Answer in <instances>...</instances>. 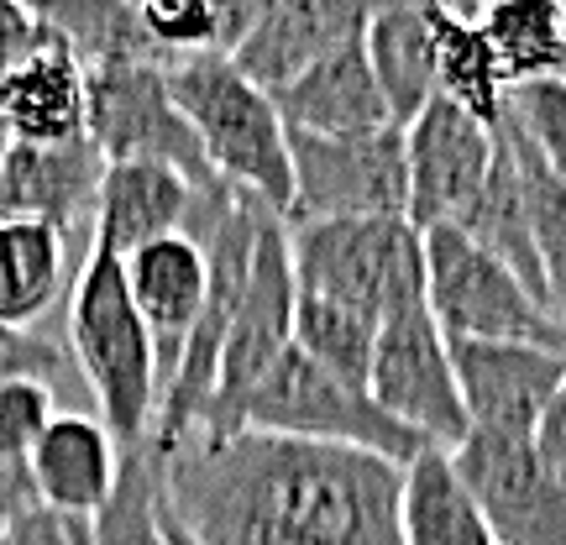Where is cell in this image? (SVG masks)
Returning <instances> with one entry per match:
<instances>
[{
    "label": "cell",
    "mask_w": 566,
    "mask_h": 545,
    "mask_svg": "<svg viewBox=\"0 0 566 545\" xmlns=\"http://www.w3.org/2000/svg\"><path fill=\"white\" fill-rule=\"evenodd\" d=\"M451 462L499 545H566V483L525 436L472 430Z\"/></svg>",
    "instance_id": "obj_11"
},
{
    "label": "cell",
    "mask_w": 566,
    "mask_h": 545,
    "mask_svg": "<svg viewBox=\"0 0 566 545\" xmlns=\"http://www.w3.org/2000/svg\"><path fill=\"white\" fill-rule=\"evenodd\" d=\"M399 545H499L451 451L424 446L399 488Z\"/></svg>",
    "instance_id": "obj_23"
},
{
    "label": "cell",
    "mask_w": 566,
    "mask_h": 545,
    "mask_svg": "<svg viewBox=\"0 0 566 545\" xmlns=\"http://www.w3.org/2000/svg\"><path fill=\"white\" fill-rule=\"evenodd\" d=\"M69 352H63L53 336H38V331H11L0 325V388L17 384V378H59Z\"/></svg>",
    "instance_id": "obj_31"
},
{
    "label": "cell",
    "mask_w": 566,
    "mask_h": 545,
    "mask_svg": "<svg viewBox=\"0 0 566 545\" xmlns=\"http://www.w3.org/2000/svg\"><path fill=\"white\" fill-rule=\"evenodd\" d=\"M457 231H467L472 242L483 247L488 258L514 273L535 300L551 310L546 300V268H541V252H535V226H530V200H525V174H520V158L509 147L504 126H499V147H493V168H488V184L478 189V200L467 205V216L457 221Z\"/></svg>",
    "instance_id": "obj_22"
},
{
    "label": "cell",
    "mask_w": 566,
    "mask_h": 545,
    "mask_svg": "<svg viewBox=\"0 0 566 545\" xmlns=\"http://www.w3.org/2000/svg\"><path fill=\"white\" fill-rule=\"evenodd\" d=\"M53 384L42 378H17V384L0 388V457H17L27 462L32 446L42 441V430L53 425Z\"/></svg>",
    "instance_id": "obj_30"
},
{
    "label": "cell",
    "mask_w": 566,
    "mask_h": 545,
    "mask_svg": "<svg viewBox=\"0 0 566 545\" xmlns=\"http://www.w3.org/2000/svg\"><path fill=\"white\" fill-rule=\"evenodd\" d=\"M424 258V304L441 325V336L457 342H530L566 352V331L546 304L530 294L499 258H488L457 226H436L420 237Z\"/></svg>",
    "instance_id": "obj_6"
},
{
    "label": "cell",
    "mask_w": 566,
    "mask_h": 545,
    "mask_svg": "<svg viewBox=\"0 0 566 545\" xmlns=\"http://www.w3.org/2000/svg\"><path fill=\"white\" fill-rule=\"evenodd\" d=\"M367 17H373V6H357V0H263L231 63L242 80L279 95L331 53L363 42Z\"/></svg>",
    "instance_id": "obj_14"
},
{
    "label": "cell",
    "mask_w": 566,
    "mask_h": 545,
    "mask_svg": "<svg viewBox=\"0 0 566 545\" xmlns=\"http://www.w3.org/2000/svg\"><path fill=\"white\" fill-rule=\"evenodd\" d=\"M294 200L283 226L315 221H405L409 163L405 132L384 126L367 137H300L289 132Z\"/></svg>",
    "instance_id": "obj_7"
},
{
    "label": "cell",
    "mask_w": 566,
    "mask_h": 545,
    "mask_svg": "<svg viewBox=\"0 0 566 545\" xmlns=\"http://www.w3.org/2000/svg\"><path fill=\"white\" fill-rule=\"evenodd\" d=\"M105 158L90 137L74 142H11L0 163V221L48 226L69 237L74 226H95Z\"/></svg>",
    "instance_id": "obj_15"
},
{
    "label": "cell",
    "mask_w": 566,
    "mask_h": 545,
    "mask_svg": "<svg viewBox=\"0 0 566 545\" xmlns=\"http://www.w3.org/2000/svg\"><path fill=\"white\" fill-rule=\"evenodd\" d=\"M168 90L189 132L200 137L210 174L247 200L268 205L283 221L294 200V168H289V132L279 122L273 95L242 80L231 59L168 63Z\"/></svg>",
    "instance_id": "obj_3"
},
{
    "label": "cell",
    "mask_w": 566,
    "mask_h": 545,
    "mask_svg": "<svg viewBox=\"0 0 566 545\" xmlns=\"http://www.w3.org/2000/svg\"><path fill=\"white\" fill-rule=\"evenodd\" d=\"M504 116L530 142V153L566 184V80H541L514 90Z\"/></svg>",
    "instance_id": "obj_29"
},
{
    "label": "cell",
    "mask_w": 566,
    "mask_h": 545,
    "mask_svg": "<svg viewBox=\"0 0 566 545\" xmlns=\"http://www.w3.org/2000/svg\"><path fill=\"white\" fill-rule=\"evenodd\" d=\"M242 430H263V436H283V441L346 446V451H367V457H384L399 467H409L424 451L420 436L394 420L363 384L325 373L300 346H289L283 363L247 399Z\"/></svg>",
    "instance_id": "obj_4"
},
{
    "label": "cell",
    "mask_w": 566,
    "mask_h": 545,
    "mask_svg": "<svg viewBox=\"0 0 566 545\" xmlns=\"http://www.w3.org/2000/svg\"><path fill=\"white\" fill-rule=\"evenodd\" d=\"M80 545H90V530H84V525H80Z\"/></svg>",
    "instance_id": "obj_38"
},
{
    "label": "cell",
    "mask_w": 566,
    "mask_h": 545,
    "mask_svg": "<svg viewBox=\"0 0 566 545\" xmlns=\"http://www.w3.org/2000/svg\"><path fill=\"white\" fill-rule=\"evenodd\" d=\"M6 147H11V137H6V132H0V163H6Z\"/></svg>",
    "instance_id": "obj_37"
},
{
    "label": "cell",
    "mask_w": 566,
    "mask_h": 545,
    "mask_svg": "<svg viewBox=\"0 0 566 545\" xmlns=\"http://www.w3.org/2000/svg\"><path fill=\"white\" fill-rule=\"evenodd\" d=\"M0 545H80V525H74V520H59V514H48V509H38V514H27V520H21Z\"/></svg>",
    "instance_id": "obj_35"
},
{
    "label": "cell",
    "mask_w": 566,
    "mask_h": 545,
    "mask_svg": "<svg viewBox=\"0 0 566 545\" xmlns=\"http://www.w3.org/2000/svg\"><path fill=\"white\" fill-rule=\"evenodd\" d=\"M163 525H168V541H174V545H195V541H189V530H184L179 520H174V509H168V499H163Z\"/></svg>",
    "instance_id": "obj_36"
},
{
    "label": "cell",
    "mask_w": 566,
    "mask_h": 545,
    "mask_svg": "<svg viewBox=\"0 0 566 545\" xmlns=\"http://www.w3.org/2000/svg\"><path fill=\"white\" fill-rule=\"evenodd\" d=\"M493 147H499V126L472 122L451 101L424 105L420 116L405 126V163H409L405 221L420 237L436 231V226L462 221L467 205L478 200V189L488 184Z\"/></svg>",
    "instance_id": "obj_12"
},
{
    "label": "cell",
    "mask_w": 566,
    "mask_h": 545,
    "mask_svg": "<svg viewBox=\"0 0 566 545\" xmlns=\"http://www.w3.org/2000/svg\"><path fill=\"white\" fill-rule=\"evenodd\" d=\"M451 367L472 430L535 441V425L566 378V352L530 342H457Z\"/></svg>",
    "instance_id": "obj_13"
},
{
    "label": "cell",
    "mask_w": 566,
    "mask_h": 545,
    "mask_svg": "<svg viewBox=\"0 0 566 545\" xmlns=\"http://www.w3.org/2000/svg\"><path fill=\"white\" fill-rule=\"evenodd\" d=\"M535 451L546 457V467L566 483V378H562V388H556L551 409L541 415V425H535Z\"/></svg>",
    "instance_id": "obj_34"
},
{
    "label": "cell",
    "mask_w": 566,
    "mask_h": 545,
    "mask_svg": "<svg viewBox=\"0 0 566 545\" xmlns=\"http://www.w3.org/2000/svg\"><path fill=\"white\" fill-rule=\"evenodd\" d=\"M273 105H279L283 132H300V137H367V132L394 126L384 90L367 69L363 42H352L325 63H315L304 80L279 90Z\"/></svg>",
    "instance_id": "obj_19"
},
{
    "label": "cell",
    "mask_w": 566,
    "mask_h": 545,
    "mask_svg": "<svg viewBox=\"0 0 566 545\" xmlns=\"http://www.w3.org/2000/svg\"><path fill=\"white\" fill-rule=\"evenodd\" d=\"M363 53L399 132L420 116L424 105L441 101V84H436V6L430 0H420V6L415 0L373 6Z\"/></svg>",
    "instance_id": "obj_20"
},
{
    "label": "cell",
    "mask_w": 566,
    "mask_h": 545,
    "mask_svg": "<svg viewBox=\"0 0 566 545\" xmlns=\"http://www.w3.org/2000/svg\"><path fill=\"white\" fill-rule=\"evenodd\" d=\"M38 483H32V462H17V457H0V541L27 520L38 514Z\"/></svg>",
    "instance_id": "obj_33"
},
{
    "label": "cell",
    "mask_w": 566,
    "mask_h": 545,
    "mask_svg": "<svg viewBox=\"0 0 566 545\" xmlns=\"http://www.w3.org/2000/svg\"><path fill=\"white\" fill-rule=\"evenodd\" d=\"M163 446H137L122 451V472L105 509L90 520V545H174L168 525H163Z\"/></svg>",
    "instance_id": "obj_28"
},
{
    "label": "cell",
    "mask_w": 566,
    "mask_h": 545,
    "mask_svg": "<svg viewBox=\"0 0 566 545\" xmlns=\"http://www.w3.org/2000/svg\"><path fill=\"white\" fill-rule=\"evenodd\" d=\"M32 11L84 63V74L111 69V63H163L147 27H142V6H126V0H48Z\"/></svg>",
    "instance_id": "obj_26"
},
{
    "label": "cell",
    "mask_w": 566,
    "mask_h": 545,
    "mask_svg": "<svg viewBox=\"0 0 566 545\" xmlns=\"http://www.w3.org/2000/svg\"><path fill=\"white\" fill-rule=\"evenodd\" d=\"M84 63L59 38H48L21 69L0 80V132L11 142H74L84 137Z\"/></svg>",
    "instance_id": "obj_21"
},
{
    "label": "cell",
    "mask_w": 566,
    "mask_h": 545,
    "mask_svg": "<svg viewBox=\"0 0 566 545\" xmlns=\"http://www.w3.org/2000/svg\"><path fill=\"white\" fill-rule=\"evenodd\" d=\"M405 467L263 430L189 436L163 462V499L195 545H399Z\"/></svg>",
    "instance_id": "obj_1"
},
{
    "label": "cell",
    "mask_w": 566,
    "mask_h": 545,
    "mask_svg": "<svg viewBox=\"0 0 566 545\" xmlns=\"http://www.w3.org/2000/svg\"><path fill=\"white\" fill-rule=\"evenodd\" d=\"M483 38L504 69L509 95L541 80H566V6L562 0H499L483 6Z\"/></svg>",
    "instance_id": "obj_25"
},
{
    "label": "cell",
    "mask_w": 566,
    "mask_h": 545,
    "mask_svg": "<svg viewBox=\"0 0 566 545\" xmlns=\"http://www.w3.org/2000/svg\"><path fill=\"white\" fill-rule=\"evenodd\" d=\"M122 268L132 304H137L153 346H158V384L168 394L174 373H179L184 342H189V331L205 310V294H210V258L195 237H163V242L122 258Z\"/></svg>",
    "instance_id": "obj_17"
},
{
    "label": "cell",
    "mask_w": 566,
    "mask_h": 545,
    "mask_svg": "<svg viewBox=\"0 0 566 545\" xmlns=\"http://www.w3.org/2000/svg\"><path fill=\"white\" fill-rule=\"evenodd\" d=\"M27 462H32L42 509L59 520H74V525H90L116 488L122 446L111 441L101 415H53V425L42 430Z\"/></svg>",
    "instance_id": "obj_18"
},
{
    "label": "cell",
    "mask_w": 566,
    "mask_h": 545,
    "mask_svg": "<svg viewBox=\"0 0 566 545\" xmlns=\"http://www.w3.org/2000/svg\"><path fill=\"white\" fill-rule=\"evenodd\" d=\"M48 38H53V32L38 21V11H32V6L0 0V80H6L11 69H21V63L32 59Z\"/></svg>",
    "instance_id": "obj_32"
},
{
    "label": "cell",
    "mask_w": 566,
    "mask_h": 545,
    "mask_svg": "<svg viewBox=\"0 0 566 545\" xmlns=\"http://www.w3.org/2000/svg\"><path fill=\"white\" fill-rule=\"evenodd\" d=\"M294 294L342 304L384 325L399 300L424 289L420 231L409 221H315L289 226Z\"/></svg>",
    "instance_id": "obj_5"
},
{
    "label": "cell",
    "mask_w": 566,
    "mask_h": 545,
    "mask_svg": "<svg viewBox=\"0 0 566 545\" xmlns=\"http://www.w3.org/2000/svg\"><path fill=\"white\" fill-rule=\"evenodd\" d=\"M63 268H69V237L48 226L0 221V325L32 331V321L59 300Z\"/></svg>",
    "instance_id": "obj_27"
},
{
    "label": "cell",
    "mask_w": 566,
    "mask_h": 545,
    "mask_svg": "<svg viewBox=\"0 0 566 545\" xmlns=\"http://www.w3.org/2000/svg\"><path fill=\"white\" fill-rule=\"evenodd\" d=\"M69 342H74V357H80L90 388H95V405H101L111 441L122 451L147 446L163 409L158 346H153L137 304H132L122 258H111L101 247H90L80 279H74Z\"/></svg>",
    "instance_id": "obj_2"
},
{
    "label": "cell",
    "mask_w": 566,
    "mask_h": 545,
    "mask_svg": "<svg viewBox=\"0 0 566 545\" xmlns=\"http://www.w3.org/2000/svg\"><path fill=\"white\" fill-rule=\"evenodd\" d=\"M294 346V263H289V226L268 210L258 226V252H252V279H247L242 310L231 321L216 373V399L205 409L195 436L226 441L242 436L247 399L258 394L268 373L283 363V352Z\"/></svg>",
    "instance_id": "obj_8"
},
{
    "label": "cell",
    "mask_w": 566,
    "mask_h": 545,
    "mask_svg": "<svg viewBox=\"0 0 566 545\" xmlns=\"http://www.w3.org/2000/svg\"><path fill=\"white\" fill-rule=\"evenodd\" d=\"M205 189L216 184H195L168 163H105L90 247H101L111 258H132L163 237H189Z\"/></svg>",
    "instance_id": "obj_16"
},
{
    "label": "cell",
    "mask_w": 566,
    "mask_h": 545,
    "mask_svg": "<svg viewBox=\"0 0 566 545\" xmlns=\"http://www.w3.org/2000/svg\"><path fill=\"white\" fill-rule=\"evenodd\" d=\"M84 137L101 147L105 163H168L195 184H221L189 132L184 111L174 105L163 63H111L90 69V105ZM231 189V184H226Z\"/></svg>",
    "instance_id": "obj_10"
},
{
    "label": "cell",
    "mask_w": 566,
    "mask_h": 545,
    "mask_svg": "<svg viewBox=\"0 0 566 545\" xmlns=\"http://www.w3.org/2000/svg\"><path fill=\"white\" fill-rule=\"evenodd\" d=\"M478 17H483V6H472V11L436 6V84H441V101L467 111L472 122L499 126L509 111V84Z\"/></svg>",
    "instance_id": "obj_24"
},
{
    "label": "cell",
    "mask_w": 566,
    "mask_h": 545,
    "mask_svg": "<svg viewBox=\"0 0 566 545\" xmlns=\"http://www.w3.org/2000/svg\"><path fill=\"white\" fill-rule=\"evenodd\" d=\"M367 394L394 415V420L415 430L424 446L436 451H457L467 441V409L457 394V367H451V342L424 304V289L399 300L378 325V346H373V373H367Z\"/></svg>",
    "instance_id": "obj_9"
}]
</instances>
